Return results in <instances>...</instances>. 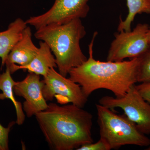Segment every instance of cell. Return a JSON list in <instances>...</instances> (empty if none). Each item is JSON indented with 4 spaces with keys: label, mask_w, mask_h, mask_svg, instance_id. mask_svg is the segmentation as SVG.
Returning a JSON list of instances; mask_svg holds the SVG:
<instances>
[{
    "label": "cell",
    "mask_w": 150,
    "mask_h": 150,
    "mask_svg": "<svg viewBox=\"0 0 150 150\" xmlns=\"http://www.w3.org/2000/svg\"><path fill=\"white\" fill-rule=\"evenodd\" d=\"M135 86L143 98L150 103V81L135 85Z\"/></svg>",
    "instance_id": "ac0fdd59"
},
{
    "label": "cell",
    "mask_w": 150,
    "mask_h": 150,
    "mask_svg": "<svg viewBox=\"0 0 150 150\" xmlns=\"http://www.w3.org/2000/svg\"><path fill=\"white\" fill-rule=\"evenodd\" d=\"M42 93L46 101H52L56 98L58 103H68L83 108L88 101L79 85L69 78L64 76L51 68L43 77Z\"/></svg>",
    "instance_id": "52a82bcc"
},
{
    "label": "cell",
    "mask_w": 150,
    "mask_h": 150,
    "mask_svg": "<svg viewBox=\"0 0 150 150\" xmlns=\"http://www.w3.org/2000/svg\"><path fill=\"white\" fill-rule=\"evenodd\" d=\"M109 145L105 140L100 138L99 140L96 143H87L83 145L77 149V150H110Z\"/></svg>",
    "instance_id": "e0dca14e"
},
{
    "label": "cell",
    "mask_w": 150,
    "mask_h": 150,
    "mask_svg": "<svg viewBox=\"0 0 150 150\" xmlns=\"http://www.w3.org/2000/svg\"><path fill=\"white\" fill-rule=\"evenodd\" d=\"M97 34V32L94 33L89 44L88 58L82 64L70 71L69 78L80 86L88 98L100 89L108 90L115 97H121L138 83L140 57L121 62H104L96 60L93 56V47Z\"/></svg>",
    "instance_id": "7a4b0ae2"
},
{
    "label": "cell",
    "mask_w": 150,
    "mask_h": 150,
    "mask_svg": "<svg viewBox=\"0 0 150 150\" xmlns=\"http://www.w3.org/2000/svg\"><path fill=\"white\" fill-rule=\"evenodd\" d=\"M8 67L11 74H13L19 70H26L29 73L41 75L43 77L47 74L51 68H57L56 59L52 54L51 49L47 43L40 40L39 42L38 51L35 57L28 64L20 67L16 64Z\"/></svg>",
    "instance_id": "8fae6325"
},
{
    "label": "cell",
    "mask_w": 150,
    "mask_h": 150,
    "mask_svg": "<svg viewBox=\"0 0 150 150\" xmlns=\"http://www.w3.org/2000/svg\"><path fill=\"white\" fill-rule=\"evenodd\" d=\"M148 39L150 46V28L149 30L148 33Z\"/></svg>",
    "instance_id": "d6986e66"
},
{
    "label": "cell",
    "mask_w": 150,
    "mask_h": 150,
    "mask_svg": "<svg viewBox=\"0 0 150 150\" xmlns=\"http://www.w3.org/2000/svg\"><path fill=\"white\" fill-rule=\"evenodd\" d=\"M140 57L137 81L144 83L150 81V48Z\"/></svg>",
    "instance_id": "9a60e30c"
},
{
    "label": "cell",
    "mask_w": 150,
    "mask_h": 150,
    "mask_svg": "<svg viewBox=\"0 0 150 150\" xmlns=\"http://www.w3.org/2000/svg\"><path fill=\"white\" fill-rule=\"evenodd\" d=\"M96 106L100 138L107 142L110 149H118L126 145L150 146L149 138L125 114L119 115L100 104Z\"/></svg>",
    "instance_id": "277c9868"
},
{
    "label": "cell",
    "mask_w": 150,
    "mask_h": 150,
    "mask_svg": "<svg viewBox=\"0 0 150 150\" xmlns=\"http://www.w3.org/2000/svg\"><path fill=\"white\" fill-rule=\"evenodd\" d=\"M43 85L40 76L33 73H29L23 80L15 83L14 92L17 96L22 97L25 100L23 108L28 118L48 107L42 93Z\"/></svg>",
    "instance_id": "9c48e42d"
},
{
    "label": "cell",
    "mask_w": 150,
    "mask_h": 150,
    "mask_svg": "<svg viewBox=\"0 0 150 150\" xmlns=\"http://www.w3.org/2000/svg\"><path fill=\"white\" fill-rule=\"evenodd\" d=\"M11 74L8 67H6L5 71L0 74V90L2 91L0 93V99H8L12 101L16 112V123L18 125L21 126L24 123L25 115L22 103L17 101L15 97L13 88L16 81L13 80Z\"/></svg>",
    "instance_id": "4fadbf2b"
},
{
    "label": "cell",
    "mask_w": 150,
    "mask_h": 150,
    "mask_svg": "<svg viewBox=\"0 0 150 150\" xmlns=\"http://www.w3.org/2000/svg\"><path fill=\"white\" fill-rule=\"evenodd\" d=\"M35 115L51 149L77 150L93 142L92 115L83 108L71 103L59 105L51 103Z\"/></svg>",
    "instance_id": "6da1fadb"
},
{
    "label": "cell",
    "mask_w": 150,
    "mask_h": 150,
    "mask_svg": "<svg viewBox=\"0 0 150 150\" xmlns=\"http://www.w3.org/2000/svg\"><path fill=\"white\" fill-rule=\"evenodd\" d=\"M150 28L146 23H139L133 30H121L115 33L106 60L121 62L126 58L142 56L150 48L148 39Z\"/></svg>",
    "instance_id": "8992f818"
},
{
    "label": "cell",
    "mask_w": 150,
    "mask_h": 150,
    "mask_svg": "<svg viewBox=\"0 0 150 150\" xmlns=\"http://www.w3.org/2000/svg\"><path fill=\"white\" fill-rule=\"evenodd\" d=\"M132 86L123 96L102 97L99 104L111 110L121 108L124 114L136 124L137 128L145 135L150 134V103L146 101Z\"/></svg>",
    "instance_id": "5b68a950"
},
{
    "label": "cell",
    "mask_w": 150,
    "mask_h": 150,
    "mask_svg": "<svg viewBox=\"0 0 150 150\" xmlns=\"http://www.w3.org/2000/svg\"><path fill=\"white\" fill-rule=\"evenodd\" d=\"M86 35L80 18L65 24L49 25L36 30V39L47 43L54 54L59 73L67 77L70 71L79 67L88 58L82 52L80 42Z\"/></svg>",
    "instance_id": "3957f363"
},
{
    "label": "cell",
    "mask_w": 150,
    "mask_h": 150,
    "mask_svg": "<svg viewBox=\"0 0 150 150\" xmlns=\"http://www.w3.org/2000/svg\"><path fill=\"white\" fill-rule=\"evenodd\" d=\"M15 123L16 121H12L6 128L0 124V150H9V134Z\"/></svg>",
    "instance_id": "2e32d148"
},
{
    "label": "cell",
    "mask_w": 150,
    "mask_h": 150,
    "mask_svg": "<svg viewBox=\"0 0 150 150\" xmlns=\"http://www.w3.org/2000/svg\"><path fill=\"white\" fill-rule=\"evenodd\" d=\"M27 24L21 18L16 19L9 25L7 29L0 32V59L2 67L13 48L21 39L23 33Z\"/></svg>",
    "instance_id": "7c38bea8"
},
{
    "label": "cell",
    "mask_w": 150,
    "mask_h": 150,
    "mask_svg": "<svg viewBox=\"0 0 150 150\" xmlns=\"http://www.w3.org/2000/svg\"><path fill=\"white\" fill-rule=\"evenodd\" d=\"M146 150H150V145L149 146V147H148L147 149H146Z\"/></svg>",
    "instance_id": "ffe728a7"
},
{
    "label": "cell",
    "mask_w": 150,
    "mask_h": 150,
    "mask_svg": "<svg viewBox=\"0 0 150 150\" xmlns=\"http://www.w3.org/2000/svg\"><path fill=\"white\" fill-rule=\"evenodd\" d=\"M129 13L124 20L120 18L118 31H129L131 25L137 14H150V0H126Z\"/></svg>",
    "instance_id": "5bb4252c"
},
{
    "label": "cell",
    "mask_w": 150,
    "mask_h": 150,
    "mask_svg": "<svg viewBox=\"0 0 150 150\" xmlns=\"http://www.w3.org/2000/svg\"><path fill=\"white\" fill-rule=\"evenodd\" d=\"M38 49L39 48L33 42L31 29L27 26L23 31L21 39L8 54L6 61V67L14 64L20 67L26 66L36 56Z\"/></svg>",
    "instance_id": "30bf717a"
},
{
    "label": "cell",
    "mask_w": 150,
    "mask_h": 150,
    "mask_svg": "<svg viewBox=\"0 0 150 150\" xmlns=\"http://www.w3.org/2000/svg\"><path fill=\"white\" fill-rule=\"evenodd\" d=\"M89 0H55L45 13L30 17L25 21L36 30L49 25L65 24L75 19L85 18L90 10Z\"/></svg>",
    "instance_id": "ba28073f"
}]
</instances>
